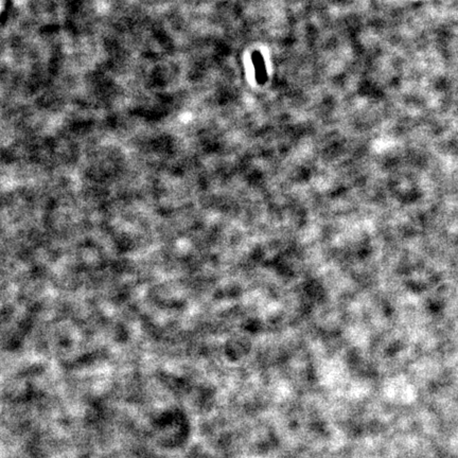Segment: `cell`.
<instances>
[{
    "label": "cell",
    "mask_w": 458,
    "mask_h": 458,
    "mask_svg": "<svg viewBox=\"0 0 458 458\" xmlns=\"http://www.w3.org/2000/svg\"><path fill=\"white\" fill-rule=\"evenodd\" d=\"M252 64L256 70V81L259 85H264L267 81V72L263 55L259 51H253L251 54Z\"/></svg>",
    "instance_id": "1"
}]
</instances>
